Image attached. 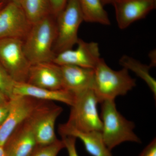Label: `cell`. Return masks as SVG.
<instances>
[{"mask_svg":"<svg viewBox=\"0 0 156 156\" xmlns=\"http://www.w3.org/2000/svg\"><path fill=\"white\" fill-rule=\"evenodd\" d=\"M77 48L66 50L55 55L53 62L59 66L73 65L94 69L100 57L99 45L79 38Z\"/></svg>","mask_w":156,"mask_h":156,"instance_id":"9c48e42d","label":"cell"},{"mask_svg":"<svg viewBox=\"0 0 156 156\" xmlns=\"http://www.w3.org/2000/svg\"><path fill=\"white\" fill-rule=\"evenodd\" d=\"M31 26L18 4L9 1L0 10V39L13 38L23 41Z\"/></svg>","mask_w":156,"mask_h":156,"instance_id":"ba28073f","label":"cell"},{"mask_svg":"<svg viewBox=\"0 0 156 156\" xmlns=\"http://www.w3.org/2000/svg\"><path fill=\"white\" fill-rule=\"evenodd\" d=\"M16 82L0 63V90L10 99L13 97V90Z\"/></svg>","mask_w":156,"mask_h":156,"instance_id":"ffe728a7","label":"cell"},{"mask_svg":"<svg viewBox=\"0 0 156 156\" xmlns=\"http://www.w3.org/2000/svg\"><path fill=\"white\" fill-rule=\"evenodd\" d=\"M10 98L7 96L2 91L0 90V106L7 103L10 100Z\"/></svg>","mask_w":156,"mask_h":156,"instance_id":"4316f807","label":"cell"},{"mask_svg":"<svg viewBox=\"0 0 156 156\" xmlns=\"http://www.w3.org/2000/svg\"><path fill=\"white\" fill-rule=\"evenodd\" d=\"M64 148L65 145L62 140L57 139L48 145L38 146L31 156H57Z\"/></svg>","mask_w":156,"mask_h":156,"instance_id":"44dd1931","label":"cell"},{"mask_svg":"<svg viewBox=\"0 0 156 156\" xmlns=\"http://www.w3.org/2000/svg\"><path fill=\"white\" fill-rule=\"evenodd\" d=\"M0 63L17 83H27L31 64L23 50V41L0 39Z\"/></svg>","mask_w":156,"mask_h":156,"instance_id":"8992f818","label":"cell"},{"mask_svg":"<svg viewBox=\"0 0 156 156\" xmlns=\"http://www.w3.org/2000/svg\"><path fill=\"white\" fill-rule=\"evenodd\" d=\"M84 20L87 22L108 26L111 21L101 0H78Z\"/></svg>","mask_w":156,"mask_h":156,"instance_id":"e0dca14e","label":"cell"},{"mask_svg":"<svg viewBox=\"0 0 156 156\" xmlns=\"http://www.w3.org/2000/svg\"><path fill=\"white\" fill-rule=\"evenodd\" d=\"M51 14L55 17L63 9L68 0H49Z\"/></svg>","mask_w":156,"mask_h":156,"instance_id":"603a6c76","label":"cell"},{"mask_svg":"<svg viewBox=\"0 0 156 156\" xmlns=\"http://www.w3.org/2000/svg\"><path fill=\"white\" fill-rule=\"evenodd\" d=\"M65 148L67 150L69 156H79L76 148V139L73 136H61Z\"/></svg>","mask_w":156,"mask_h":156,"instance_id":"7402d4cb","label":"cell"},{"mask_svg":"<svg viewBox=\"0 0 156 156\" xmlns=\"http://www.w3.org/2000/svg\"><path fill=\"white\" fill-rule=\"evenodd\" d=\"M20 6L32 25L52 15L49 0H22Z\"/></svg>","mask_w":156,"mask_h":156,"instance_id":"d6986e66","label":"cell"},{"mask_svg":"<svg viewBox=\"0 0 156 156\" xmlns=\"http://www.w3.org/2000/svg\"><path fill=\"white\" fill-rule=\"evenodd\" d=\"M114 1L115 0H101V2L103 3L104 5H105L108 4H112Z\"/></svg>","mask_w":156,"mask_h":156,"instance_id":"f1b7e54d","label":"cell"},{"mask_svg":"<svg viewBox=\"0 0 156 156\" xmlns=\"http://www.w3.org/2000/svg\"><path fill=\"white\" fill-rule=\"evenodd\" d=\"M98 103L99 101L93 89H88L76 95L66 124L83 132H101L102 124L98 111Z\"/></svg>","mask_w":156,"mask_h":156,"instance_id":"277c9868","label":"cell"},{"mask_svg":"<svg viewBox=\"0 0 156 156\" xmlns=\"http://www.w3.org/2000/svg\"><path fill=\"white\" fill-rule=\"evenodd\" d=\"M11 106V99L7 103L0 106V127L2 125L8 116Z\"/></svg>","mask_w":156,"mask_h":156,"instance_id":"d4e9b609","label":"cell"},{"mask_svg":"<svg viewBox=\"0 0 156 156\" xmlns=\"http://www.w3.org/2000/svg\"><path fill=\"white\" fill-rule=\"evenodd\" d=\"M120 64L123 68L134 72L137 76L145 82L154 97H156V81L150 73L151 68L150 65L143 64L131 56L123 55L119 59Z\"/></svg>","mask_w":156,"mask_h":156,"instance_id":"ac0fdd59","label":"cell"},{"mask_svg":"<svg viewBox=\"0 0 156 156\" xmlns=\"http://www.w3.org/2000/svg\"><path fill=\"white\" fill-rule=\"evenodd\" d=\"M116 20L120 29L143 19L156 8V0H115Z\"/></svg>","mask_w":156,"mask_h":156,"instance_id":"8fae6325","label":"cell"},{"mask_svg":"<svg viewBox=\"0 0 156 156\" xmlns=\"http://www.w3.org/2000/svg\"><path fill=\"white\" fill-rule=\"evenodd\" d=\"M48 15L32 25L23 41V50L31 65L53 62L55 54L53 46L56 40V22Z\"/></svg>","mask_w":156,"mask_h":156,"instance_id":"6da1fadb","label":"cell"},{"mask_svg":"<svg viewBox=\"0 0 156 156\" xmlns=\"http://www.w3.org/2000/svg\"><path fill=\"white\" fill-rule=\"evenodd\" d=\"M5 5V1H1V2H0V10Z\"/></svg>","mask_w":156,"mask_h":156,"instance_id":"4dcf8cb0","label":"cell"},{"mask_svg":"<svg viewBox=\"0 0 156 156\" xmlns=\"http://www.w3.org/2000/svg\"><path fill=\"white\" fill-rule=\"evenodd\" d=\"M9 1L13 2L16 3V4H18V5H20L22 0H9Z\"/></svg>","mask_w":156,"mask_h":156,"instance_id":"f546056e","label":"cell"},{"mask_svg":"<svg viewBox=\"0 0 156 156\" xmlns=\"http://www.w3.org/2000/svg\"><path fill=\"white\" fill-rule=\"evenodd\" d=\"M15 96H27L38 100L59 101L70 106L75 100L74 95L66 89L50 90L35 87L27 83L17 82L14 85L13 98Z\"/></svg>","mask_w":156,"mask_h":156,"instance_id":"9a60e30c","label":"cell"},{"mask_svg":"<svg viewBox=\"0 0 156 156\" xmlns=\"http://www.w3.org/2000/svg\"><path fill=\"white\" fill-rule=\"evenodd\" d=\"M56 18V38L53 46L55 55L73 49L79 41L78 31L84 20L78 0H68Z\"/></svg>","mask_w":156,"mask_h":156,"instance_id":"5b68a950","label":"cell"},{"mask_svg":"<svg viewBox=\"0 0 156 156\" xmlns=\"http://www.w3.org/2000/svg\"><path fill=\"white\" fill-rule=\"evenodd\" d=\"M63 109L52 101H41L30 117L38 146L48 145L57 140L55 126Z\"/></svg>","mask_w":156,"mask_h":156,"instance_id":"52a82bcc","label":"cell"},{"mask_svg":"<svg viewBox=\"0 0 156 156\" xmlns=\"http://www.w3.org/2000/svg\"><path fill=\"white\" fill-rule=\"evenodd\" d=\"M27 83L50 90L63 89L61 67L53 62L31 64Z\"/></svg>","mask_w":156,"mask_h":156,"instance_id":"4fadbf2b","label":"cell"},{"mask_svg":"<svg viewBox=\"0 0 156 156\" xmlns=\"http://www.w3.org/2000/svg\"><path fill=\"white\" fill-rule=\"evenodd\" d=\"M0 156H8L4 146H0Z\"/></svg>","mask_w":156,"mask_h":156,"instance_id":"83f0119b","label":"cell"},{"mask_svg":"<svg viewBox=\"0 0 156 156\" xmlns=\"http://www.w3.org/2000/svg\"><path fill=\"white\" fill-rule=\"evenodd\" d=\"M11 100L9 115L0 127V146H4L13 131L30 116L41 101L27 96H15Z\"/></svg>","mask_w":156,"mask_h":156,"instance_id":"30bf717a","label":"cell"},{"mask_svg":"<svg viewBox=\"0 0 156 156\" xmlns=\"http://www.w3.org/2000/svg\"><path fill=\"white\" fill-rule=\"evenodd\" d=\"M1 1H5V0H0V2H1Z\"/></svg>","mask_w":156,"mask_h":156,"instance_id":"1f68e13d","label":"cell"},{"mask_svg":"<svg viewBox=\"0 0 156 156\" xmlns=\"http://www.w3.org/2000/svg\"><path fill=\"white\" fill-rule=\"evenodd\" d=\"M101 134L104 141L110 151L121 144L131 142L140 144L141 140L134 132L135 124L125 118L117 110L115 100L101 102Z\"/></svg>","mask_w":156,"mask_h":156,"instance_id":"7a4b0ae2","label":"cell"},{"mask_svg":"<svg viewBox=\"0 0 156 156\" xmlns=\"http://www.w3.org/2000/svg\"><path fill=\"white\" fill-rule=\"evenodd\" d=\"M136 86V80L131 77L128 69L123 68L114 70L103 58H101L94 69L93 89L99 103L126 95Z\"/></svg>","mask_w":156,"mask_h":156,"instance_id":"3957f363","label":"cell"},{"mask_svg":"<svg viewBox=\"0 0 156 156\" xmlns=\"http://www.w3.org/2000/svg\"><path fill=\"white\" fill-rule=\"evenodd\" d=\"M138 156H156V139L154 138Z\"/></svg>","mask_w":156,"mask_h":156,"instance_id":"cb8c5ba5","label":"cell"},{"mask_svg":"<svg viewBox=\"0 0 156 156\" xmlns=\"http://www.w3.org/2000/svg\"><path fill=\"white\" fill-rule=\"evenodd\" d=\"M63 89L75 96L89 89H93L94 69L73 65L60 66Z\"/></svg>","mask_w":156,"mask_h":156,"instance_id":"5bb4252c","label":"cell"},{"mask_svg":"<svg viewBox=\"0 0 156 156\" xmlns=\"http://www.w3.org/2000/svg\"><path fill=\"white\" fill-rule=\"evenodd\" d=\"M37 146L29 117L13 131L4 147L8 156H31Z\"/></svg>","mask_w":156,"mask_h":156,"instance_id":"7c38bea8","label":"cell"},{"mask_svg":"<svg viewBox=\"0 0 156 156\" xmlns=\"http://www.w3.org/2000/svg\"><path fill=\"white\" fill-rule=\"evenodd\" d=\"M58 130L61 136H73L80 140L86 150L92 156H114L105 145L100 131L83 132L70 127L66 123L59 125Z\"/></svg>","mask_w":156,"mask_h":156,"instance_id":"2e32d148","label":"cell"},{"mask_svg":"<svg viewBox=\"0 0 156 156\" xmlns=\"http://www.w3.org/2000/svg\"><path fill=\"white\" fill-rule=\"evenodd\" d=\"M155 50H152L149 54L150 59L151 60V64L149 65L151 67H154L156 65V54Z\"/></svg>","mask_w":156,"mask_h":156,"instance_id":"484cf974","label":"cell"}]
</instances>
